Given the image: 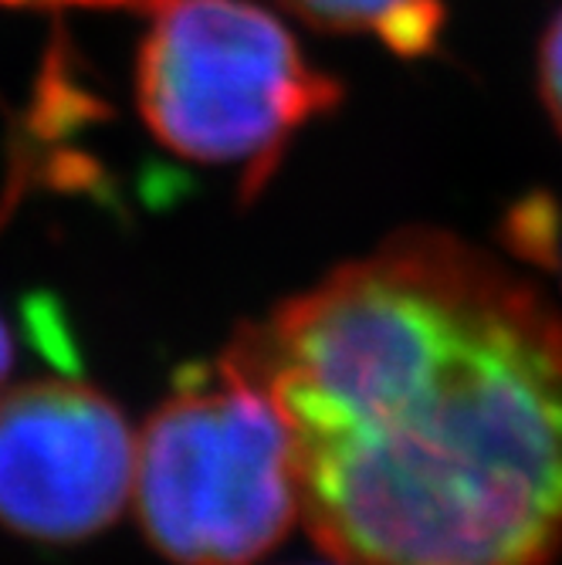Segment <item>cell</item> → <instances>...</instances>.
<instances>
[{"label":"cell","instance_id":"6da1fadb","mask_svg":"<svg viewBox=\"0 0 562 565\" xmlns=\"http://www.w3.org/2000/svg\"><path fill=\"white\" fill-rule=\"evenodd\" d=\"M291 434L339 565H552L562 316L495 254L406 227L221 352Z\"/></svg>","mask_w":562,"mask_h":565},{"label":"cell","instance_id":"7a4b0ae2","mask_svg":"<svg viewBox=\"0 0 562 565\" xmlns=\"http://www.w3.org/2000/svg\"><path fill=\"white\" fill-rule=\"evenodd\" d=\"M146 129L187 163L241 173L258 196L288 142L342 102L295 34L251 0H167L136 58Z\"/></svg>","mask_w":562,"mask_h":565},{"label":"cell","instance_id":"3957f363","mask_svg":"<svg viewBox=\"0 0 562 565\" xmlns=\"http://www.w3.org/2000/svg\"><path fill=\"white\" fill-rule=\"evenodd\" d=\"M146 539L177 565H254L301 515L291 434L272 396L221 355L183 370L136 440Z\"/></svg>","mask_w":562,"mask_h":565},{"label":"cell","instance_id":"277c9868","mask_svg":"<svg viewBox=\"0 0 562 565\" xmlns=\"http://www.w3.org/2000/svg\"><path fill=\"white\" fill-rule=\"evenodd\" d=\"M136 437L88 383L34 380L0 393V525L72 545L109 529L132 494Z\"/></svg>","mask_w":562,"mask_h":565},{"label":"cell","instance_id":"5b68a950","mask_svg":"<svg viewBox=\"0 0 562 565\" xmlns=\"http://www.w3.org/2000/svg\"><path fill=\"white\" fill-rule=\"evenodd\" d=\"M282 4L319 31L377 38L400 58L431 55L447 21L444 0H282Z\"/></svg>","mask_w":562,"mask_h":565},{"label":"cell","instance_id":"8992f818","mask_svg":"<svg viewBox=\"0 0 562 565\" xmlns=\"http://www.w3.org/2000/svg\"><path fill=\"white\" fill-rule=\"evenodd\" d=\"M539 98L562 136V11L549 21L542 41H539Z\"/></svg>","mask_w":562,"mask_h":565},{"label":"cell","instance_id":"52a82bcc","mask_svg":"<svg viewBox=\"0 0 562 565\" xmlns=\"http://www.w3.org/2000/svg\"><path fill=\"white\" fill-rule=\"evenodd\" d=\"M18 8H149L157 11L167 0H4Z\"/></svg>","mask_w":562,"mask_h":565},{"label":"cell","instance_id":"ba28073f","mask_svg":"<svg viewBox=\"0 0 562 565\" xmlns=\"http://www.w3.org/2000/svg\"><path fill=\"white\" fill-rule=\"evenodd\" d=\"M11 366H14V339H11V329H8V322L0 319V383L8 380Z\"/></svg>","mask_w":562,"mask_h":565},{"label":"cell","instance_id":"9c48e42d","mask_svg":"<svg viewBox=\"0 0 562 565\" xmlns=\"http://www.w3.org/2000/svg\"><path fill=\"white\" fill-rule=\"evenodd\" d=\"M559 244V271H562V241H555Z\"/></svg>","mask_w":562,"mask_h":565}]
</instances>
